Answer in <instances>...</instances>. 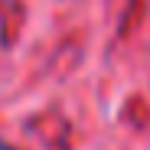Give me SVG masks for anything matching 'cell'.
Listing matches in <instances>:
<instances>
[{
  "mask_svg": "<svg viewBox=\"0 0 150 150\" xmlns=\"http://www.w3.org/2000/svg\"><path fill=\"white\" fill-rule=\"evenodd\" d=\"M0 150H13V147H10V144H4V140H0Z\"/></svg>",
  "mask_w": 150,
  "mask_h": 150,
  "instance_id": "6da1fadb",
  "label": "cell"
}]
</instances>
